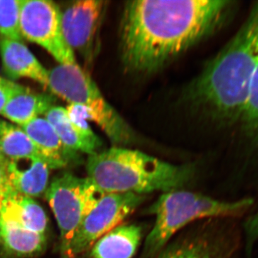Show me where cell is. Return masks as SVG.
<instances>
[{
	"label": "cell",
	"mask_w": 258,
	"mask_h": 258,
	"mask_svg": "<svg viewBox=\"0 0 258 258\" xmlns=\"http://www.w3.org/2000/svg\"><path fill=\"white\" fill-rule=\"evenodd\" d=\"M53 97L40 94L20 86L7 103L1 114L20 126L26 124L40 114H45L53 106Z\"/></svg>",
	"instance_id": "obj_17"
},
{
	"label": "cell",
	"mask_w": 258,
	"mask_h": 258,
	"mask_svg": "<svg viewBox=\"0 0 258 258\" xmlns=\"http://www.w3.org/2000/svg\"><path fill=\"white\" fill-rule=\"evenodd\" d=\"M257 63L258 3L230 42L190 83L186 101L219 123L241 121Z\"/></svg>",
	"instance_id": "obj_2"
},
{
	"label": "cell",
	"mask_w": 258,
	"mask_h": 258,
	"mask_svg": "<svg viewBox=\"0 0 258 258\" xmlns=\"http://www.w3.org/2000/svg\"><path fill=\"white\" fill-rule=\"evenodd\" d=\"M0 55L3 69L10 79L27 78L47 87L48 71L22 40L0 37Z\"/></svg>",
	"instance_id": "obj_10"
},
{
	"label": "cell",
	"mask_w": 258,
	"mask_h": 258,
	"mask_svg": "<svg viewBox=\"0 0 258 258\" xmlns=\"http://www.w3.org/2000/svg\"><path fill=\"white\" fill-rule=\"evenodd\" d=\"M20 85L13 81L0 77V114L9 101L10 97L14 94Z\"/></svg>",
	"instance_id": "obj_23"
},
{
	"label": "cell",
	"mask_w": 258,
	"mask_h": 258,
	"mask_svg": "<svg viewBox=\"0 0 258 258\" xmlns=\"http://www.w3.org/2000/svg\"><path fill=\"white\" fill-rule=\"evenodd\" d=\"M7 158L5 157L3 152H2L1 149H0V161H6Z\"/></svg>",
	"instance_id": "obj_26"
},
{
	"label": "cell",
	"mask_w": 258,
	"mask_h": 258,
	"mask_svg": "<svg viewBox=\"0 0 258 258\" xmlns=\"http://www.w3.org/2000/svg\"><path fill=\"white\" fill-rule=\"evenodd\" d=\"M7 161H0V206L10 192L13 191L8 177Z\"/></svg>",
	"instance_id": "obj_24"
},
{
	"label": "cell",
	"mask_w": 258,
	"mask_h": 258,
	"mask_svg": "<svg viewBox=\"0 0 258 258\" xmlns=\"http://www.w3.org/2000/svg\"><path fill=\"white\" fill-rule=\"evenodd\" d=\"M144 195L104 194L81 222L64 258H76L91 249L98 239L122 224L144 203Z\"/></svg>",
	"instance_id": "obj_7"
},
{
	"label": "cell",
	"mask_w": 258,
	"mask_h": 258,
	"mask_svg": "<svg viewBox=\"0 0 258 258\" xmlns=\"http://www.w3.org/2000/svg\"><path fill=\"white\" fill-rule=\"evenodd\" d=\"M247 247H250L258 240V210L252 216L249 217L245 224Z\"/></svg>",
	"instance_id": "obj_25"
},
{
	"label": "cell",
	"mask_w": 258,
	"mask_h": 258,
	"mask_svg": "<svg viewBox=\"0 0 258 258\" xmlns=\"http://www.w3.org/2000/svg\"><path fill=\"white\" fill-rule=\"evenodd\" d=\"M0 149L7 159L10 160L29 157L41 158L31 139L21 126L2 119Z\"/></svg>",
	"instance_id": "obj_18"
},
{
	"label": "cell",
	"mask_w": 258,
	"mask_h": 258,
	"mask_svg": "<svg viewBox=\"0 0 258 258\" xmlns=\"http://www.w3.org/2000/svg\"><path fill=\"white\" fill-rule=\"evenodd\" d=\"M21 0H0V36L22 40L20 32Z\"/></svg>",
	"instance_id": "obj_21"
},
{
	"label": "cell",
	"mask_w": 258,
	"mask_h": 258,
	"mask_svg": "<svg viewBox=\"0 0 258 258\" xmlns=\"http://www.w3.org/2000/svg\"><path fill=\"white\" fill-rule=\"evenodd\" d=\"M66 113L71 123L79 132L90 139H97L96 134L90 127L89 121H93V115L87 107L79 104H69Z\"/></svg>",
	"instance_id": "obj_22"
},
{
	"label": "cell",
	"mask_w": 258,
	"mask_h": 258,
	"mask_svg": "<svg viewBox=\"0 0 258 258\" xmlns=\"http://www.w3.org/2000/svg\"><path fill=\"white\" fill-rule=\"evenodd\" d=\"M106 3L102 0H79L61 11L64 41L74 52L79 51L86 58L93 57Z\"/></svg>",
	"instance_id": "obj_9"
},
{
	"label": "cell",
	"mask_w": 258,
	"mask_h": 258,
	"mask_svg": "<svg viewBox=\"0 0 258 258\" xmlns=\"http://www.w3.org/2000/svg\"><path fill=\"white\" fill-rule=\"evenodd\" d=\"M0 218L15 222L27 230L45 235L47 229L46 214L32 198L13 190L0 206Z\"/></svg>",
	"instance_id": "obj_15"
},
{
	"label": "cell",
	"mask_w": 258,
	"mask_h": 258,
	"mask_svg": "<svg viewBox=\"0 0 258 258\" xmlns=\"http://www.w3.org/2000/svg\"><path fill=\"white\" fill-rule=\"evenodd\" d=\"M21 127L50 169H61L78 160L79 157L64 148L55 129L45 118L37 117Z\"/></svg>",
	"instance_id": "obj_12"
},
{
	"label": "cell",
	"mask_w": 258,
	"mask_h": 258,
	"mask_svg": "<svg viewBox=\"0 0 258 258\" xmlns=\"http://www.w3.org/2000/svg\"><path fill=\"white\" fill-rule=\"evenodd\" d=\"M228 0H134L120 22V55L125 69L156 72L213 33L232 8Z\"/></svg>",
	"instance_id": "obj_1"
},
{
	"label": "cell",
	"mask_w": 258,
	"mask_h": 258,
	"mask_svg": "<svg viewBox=\"0 0 258 258\" xmlns=\"http://www.w3.org/2000/svg\"><path fill=\"white\" fill-rule=\"evenodd\" d=\"M47 87L69 104L87 107L92 113L93 122L106 134L113 147H125L136 140L130 125L105 99L76 61L59 64L48 71Z\"/></svg>",
	"instance_id": "obj_5"
},
{
	"label": "cell",
	"mask_w": 258,
	"mask_h": 258,
	"mask_svg": "<svg viewBox=\"0 0 258 258\" xmlns=\"http://www.w3.org/2000/svg\"><path fill=\"white\" fill-rule=\"evenodd\" d=\"M7 169L10 184L16 192L32 198L46 191L50 168L41 158L8 159Z\"/></svg>",
	"instance_id": "obj_11"
},
{
	"label": "cell",
	"mask_w": 258,
	"mask_h": 258,
	"mask_svg": "<svg viewBox=\"0 0 258 258\" xmlns=\"http://www.w3.org/2000/svg\"><path fill=\"white\" fill-rule=\"evenodd\" d=\"M45 118L55 129L64 148L71 154L92 155L100 152L102 146L99 138L90 139L83 135L71 123L66 108L52 106L45 113Z\"/></svg>",
	"instance_id": "obj_16"
},
{
	"label": "cell",
	"mask_w": 258,
	"mask_h": 258,
	"mask_svg": "<svg viewBox=\"0 0 258 258\" xmlns=\"http://www.w3.org/2000/svg\"><path fill=\"white\" fill-rule=\"evenodd\" d=\"M87 178L103 194L144 195L180 189L195 174L191 165H175L145 153L113 147L88 156Z\"/></svg>",
	"instance_id": "obj_3"
},
{
	"label": "cell",
	"mask_w": 258,
	"mask_h": 258,
	"mask_svg": "<svg viewBox=\"0 0 258 258\" xmlns=\"http://www.w3.org/2000/svg\"><path fill=\"white\" fill-rule=\"evenodd\" d=\"M142 238L140 226L120 224L95 242L90 258H132Z\"/></svg>",
	"instance_id": "obj_14"
},
{
	"label": "cell",
	"mask_w": 258,
	"mask_h": 258,
	"mask_svg": "<svg viewBox=\"0 0 258 258\" xmlns=\"http://www.w3.org/2000/svg\"><path fill=\"white\" fill-rule=\"evenodd\" d=\"M20 32L23 38L43 47L59 63L76 62L62 35L61 10L53 2L21 0Z\"/></svg>",
	"instance_id": "obj_8"
},
{
	"label": "cell",
	"mask_w": 258,
	"mask_h": 258,
	"mask_svg": "<svg viewBox=\"0 0 258 258\" xmlns=\"http://www.w3.org/2000/svg\"><path fill=\"white\" fill-rule=\"evenodd\" d=\"M252 205L250 198L229 203L184 190L163 193L149 209L156 220L146 238L142 257H154L177 231L190 222L207 217L241 216Z\"/></svg>",
	"instance_id": "obj_4"
},
{
	"label": "cell",
	"mask_w": 258,
	"mask_h": 258,
	"mask_svg": "<svg viewBox=\"0 0 258 258\" xmlns=\"http://www.w3.org/2000/svg\"><path fill=\"white\" fill-rule=\"evenodd\" d=\"M152 258H219L218 251L203 237L181 241L161 250Z\"/></svg>",
	"instance_id": "obj_19"
},
{
	"label": "cell",
	"mask_w": 258,
	"mask_h": 258,
	"mask_svg": "<svg viewBox=\"0 0 258 258\" xmlns=\"http://www.w3.org/2000/svg\"><path fill=\"white\" fill-rule=\"evenodd\" d=\"M241 122L252 147L258 148V63L254 70L248 99Z\"/></svg>",
	"instance_id": "obj_20"
},
{
	"label": "cell",
	"mask_w": 258,
	"mask_h": 258,
	"mask_svg": "<svg viewBox=\"0 0 258 258\" xmlns=\"http://www.w3.org/2000/svg\"><path fill=\"white\" fill-rule=\"evenodd\" d=\"M104 194L88 178L66 172L55 176L45 195L60 229L64 254L81 222Z\"/></svg>",
	"instance_id": "obj_6"
},
{
	"label": "cell",
	"mask_w": 258,
	"mask_h": 258,
	"mask_svg": "<svg viewBox=\"0 0 258 258\" xmlns=\"http://www.w3.org/2000/svg\"><path fill=\"white\" fill-rule=\"evenodd\" d=\"M46 247V237L0 218V257L23 258L36 256Z\"/></svg>",
	"instance_id": "obj_13"
}]
</instances>
